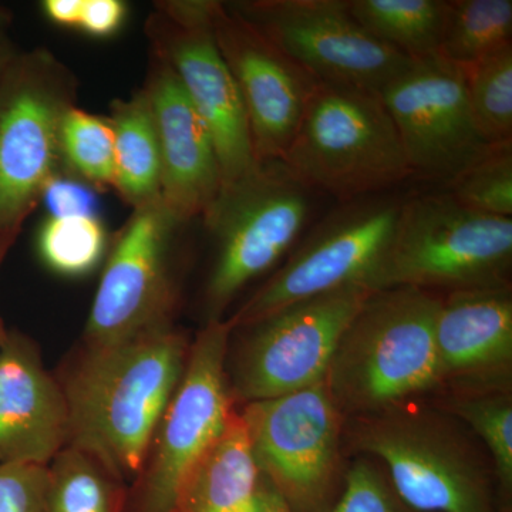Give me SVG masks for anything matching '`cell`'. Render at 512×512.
<instances>
[{
  "label": "cell",
  "instance_id": "28",
  "mask_svg": "<svg viewBox=\"0 0 512 512\" xmlns=\"http://www.w3.org/2000/svg\"><path fill=\"white\" fill-rule=\"evenodd\" d=\"M471 113L488 144L512 141V45L464 69Z\"/></svg>",
  "mask_w": 512,
  "mask_h": 512
},
{
  "label": "cell",
  "instance_id": "11",
  "mask_svg": "<svg viewBox=\"0 0 512 512\" xmlns=\"http://www.w3.org/2000/svg\"><path fill=\"white\" fill-rule=\"evenodd\" d=\"M370 293L363 286H350L237 329L244 335L227 356L229 390L237 409L323 382L340 336Z\"/></svg>",
  "mask_w": 512,
  "mask_h": 512
},
{
  "label": "cell",
  "instance_id": "4",
  "mask_svg": "<svg viewBox=\"0 0 512 512\" xmlns=\"http://www.w3.org/2000/svg\"><path fill=\"white\" fill-rule=\"evenodd\" d=\"M281 163L308 190L339 202L383 194L413 178L379 92L316 82Z\"/></svg>",
  "mask_w": 512,
  "mask_h": 512
},
{
  "label": "cell",
  "instance_id": "10",
  "mask_svg": "<svg viewBox=\"0 0 512 512\" xmlns=\"http://www.w3.org/2000/svg\"><path fill=\"white\" fill-rule=\"evenodd\" d=\"M403 201L389 191L340 202L228 318L232 328H248L295 303L350 286L367 289L389 247Z\"/></svg>",
  "mask_w": 512,
  "mask_h": 512
},
{
  "label": "cell",
  "instance_id": "12",
  "mask_svg": "<svg viewBox=\"0 0 512 512\" xmlns=\"http://www.w3.org/2000/svg\"><path fill=\"white\" fill-rule=\"evenodd\" d=\"M160 197L133 208L111 238L83 345H114L140 333L174 325L178 301L174 239L183 227Z\"/></svg>",
  "mask_w": 512,
  "mask_h": 512
},
{
  "label": "cell",
  "instance_id": "8",
  "mask_svg": "<svg viewBox=\"0 0 512 512\" xmlns=\"http://www.w3.org/2000/svg\"><path fill=\"white\" fill-rule=\"evenodd\" d=\"M229 319L208 320L192 340L180 386L158 421L124 512H175L178 495L237 410L229 390Z\"/></svg>",
  "mask_w": 512,
  "mask_h": 512
},
{
  "label": "cell",
  "instance_id": "7",
  "mask_svg": "<svg viewBox=\"0 0 512 512\" xmlns=\"http://www.w3.org/2000/svg\"><path fill=\"white\" fill-rule=\"evenodd\" d=\"M72 70L45 47L19 52L0 82V237L18 239L46 185L64 173L60 126L76 106Z\"/></svg>",
  "mask_w": 512,
  "mask_h": 512
},
{
  "label": "cell",
  "instance_id": "13",
  "mask_svg": "<svg viewBox=\"0 0 512 512\" xmlns=\"http://www.w3.org/2000/svg\"><path fill=\"white\" fill-rule=\"evenodd\" d=\"M211 10L212 0H163L154 3L144 29L151 53L173 69L210 131L225 187L258 163L244 103L215 43Z\"/></svg>",
  "mask_w": 512,
  "mask_h": 512
},
{
  "label": "cell",
  "instance_id": "23",
  "mask_svg": "<svg viewBox=\"0 0 512 512\" xmlns=\"http://www.w3.org/2000/svg\"><path fill=\"white\" fill-rule=\"evenodd\" d=\"M47 468L45 512H124L128 484L89 451L66 446Z\"/></svg>",
  "mask_w": 512,
  "mask_h": 512
},
{
  "label": "cell",
  "instance_id": "38",
  "mask_svg": "<svg viewBox=\"0 0 512 512\" xmlns=\"http://www.w3.org/2000/svg\"><path fill=\"white\" fill-rule=\"evenodd\" d=\"M497 512H512V503L511 504H500Z\"/></svg>",
  "mask_w": 512,
  "mask_h": 512
},
{
  "label": "cell",
  "instance_id": "32",
  "mask_svg": "<svg viewBox=\"0 0 512 512\" xmlns=\"http://www.w3.org/2000/svg\"><path fill=\"white\" fill-rule=\"evenodd\" d=\"M40 202L49 217H99L97 190L66 173L46 185Z\"/></svg>",
  "mask_w": 512,
  "mask_h": 512
},
{
  "label": "cell",
  "instance_id": "3",
  "mask_svg": "<svg viewBox=\"0 0 512 512\" xmlns=\"http://www.w3.org/2000/svg\"><path fill=\"white\" fill-rule=\"evenodd\" d=\"M440 293L399 286L370 293L330 359L325 382L343 416L431 396Z\"/></svg>",
  "mask_w": 512,
  "mask_h": 512
},
{
  "label": "cell",
  "instance_id": "33",
  "mask_svg": "<svg viewBox=\"0 0 512 512\" xmlns=\"http://www.w3.org/2000/svg\"><path fill=\"white\" fill-rule=\"evenodd\" d=\"M128 6L123 0H84L80 32L97 39L117 35L126 23Z\"/></svg>",
  "mask_w": 512,
  "mask_h": 512
},
{
  "label": "cell",
  "instance_id": "17",
  "mask_svg": "<svg viewBox=\"0 0 512 512\" xmlns=\"http://www.w3.org/2000/svg\"><path fill=\"white\" fill-rule=\"evenodd\" d=\"M434 345V394L512 392V286L441 295Z\"/></svg>",
  "mask_w": 512,
  "mask_h": 512
},
{
  "label": "cell",
  "instance_id": "2",
  "mask_svg": "<svg viewBox=\"0 0 512 512\" xmlns=\"http://www.w3.org/2000/svg\"><path fill=\"white\" fill-rule=\"evenodd\" d=\"M346 456L382 466L393 490L420 512H497V477L481 441L430 396L346 417Z\"/></svg>",
  "mask_w": 512,
  "mask_h": 512
},
{
  "label": "cell",
  "instance_id": "19",
  "mask_svg": "<svg viewBox=\"0 0 512 512\" xmlns=\"http://www.w3.org/2000/svg\"><path fill=\"white\" fill-rule=\"evenodd\" d=\"M67 440L59 380L47 372L35 340L8 330L0 345V464L49 466Z\"/></svg>",
  "mask_w": 512,
  "mask_h": 512
},
{
  "label": "cell",
  "instance_id": "26",
  "mask_svg": "<svg viewBox=\"0 0 512 512\" xmlns=\"http://www.w3.org/2000/svg\"><path fill=\"white\" fill-rule=\"evenodd\" d=\"M111 239L99 217H47L36 237L40 261L64 278L92 274L106 261Z\"/></svg>",
  "mask_w": 512,
  "mask_h": 512
},
{
  "label": "cell",
  "instance_id": "35",
  "mask_svg": "<svg viewBox=\"0 0 512 512\" xmlns=\"http://www.w3.org/2000/svg\"><path fill=\"white\" fill-rule=\"evenodd\" d=\"M84 0H45L42 10L47 19L60 28H79Z\"/></svg>",
  "mask_w": 512,
  "mask_h": 512
},
{
  "label": "cell",
  "instance_id": "15",
  "mask_svg": "<svg viewBox=\"0 0 512 512\" xmlns=\"http://www.w3.org/2000/svg\"><path fill=\"white\" fill-rule=\"evenodd\" d=\"M379 94L414 178L444 187L493 146L471 113L466 72L443 57L413 60Z\"/></svg>",
  "mask_w": 512,
  "mask_h": 512
},
{
  "label": "cell",
  "instance_id": "27",
  "mask_svg": "<svg viewBox=\"0 0 512 512\" xmlns=\"http://www.w3.org/2000/svg\"><path fill=\"white\" fill-rule=\"evenodd\" d=\"M59 144L64 173L94 190L116 187V148L109 117L72 107L64 114Z\"/></svg>",
  "mask_w": 512,
  "mask_h": 512
},
{
  "label": "cell",
  "instance_id": "1",
  "mask_svg": "<svg viewBox=\"0 0 512 512\" xmlns=\"http://www.w3.org/2000/svg\"><path fill=\"white\" fill-rule=\"evenodd\" d=\"M191 342L174 325L73 353L57 375L69 414L67 446L99 458L127 484L187 366Z\"/></svg>",
  "mask_w": 512,
  "mask_h": 512
},
{
  "label": "cell",
  "instance_id": "20",
  "mask_svg": "<svg viewBox=\"0 0 512 512\" xmlns=\"http://www.w3.org/2000/svg\"><path fill=\"white\" fill-rule=\"evenodd\" d=\"M258 473L237 409L185 480L175 512H248Z\"/></svg>",
  "mask_w": 512,
  "mask_h": 512
},
{
  "label": "cell",
  "instance_id": "9",
  "mask_svg": "<svg viewBox=\"0 0 512 512\" xmlns=\"http://www.w3.org/2000/svg\"><path fill=\"white\" fill-rule=\"evenodd\" d=\"M259 473L293 512H333L349 461L345 419L325 380L308 389L238 407Z\"/></svg>",
  "mask_w": 512,
  "mask_h": 512
},
{
  "label": "cell",
  "instance_id": "36",
  "mask_svg": "<svg viewBox=\"0 0 512 512\" xmlns=\"http://www.w3.org/2000/svg\"><path fill=\"white\" fill-rule=\"evenodd\" d=\"M18 55L19 50L13 39V13L0 5V82Z\"/></svg>",
  "mask_w": 512,
  "mask_h": 512
},
{
  "label": "cell",
  "instance_id": "30",
  "mask_svg": "<svg viewBox=\"0 0 512 512\" xmlns=\"http://www.w3.org/2000/svg\"><path fill=\"white\" fill-rule=\"evenodd\" d=\"M333 512H420L404 503L382 466L369 457L349 463L345 487Z\"/></svg>",
  "mask_w": 512,
  "mask_h": 512
},
{
  "label": "cell",
  "instance_id": "31",
  "mask_svg": "<svg viewBox=\"0 0 512 512\" xmlns=\"http://www.w3.org/2000/svg\"><path fill=\"white\" fill-rule=\"evenodd\" d=\"M49 468L0 464V512H45Z\"/></svg>",
  "mask_w": 512,
  "mask_h": 512
},
{
  "label": "cell",
  "instance_id": "24",
  "mask_svg": "<svg viewBox=\"0 0 512 512\" xmlns=\"http://www.w3.org/2000/svg\"><path fill=\"white\" fill-rule=\"evenodd\" d=\"M511 0H447L439 56L461 69L512 45Z\"/></svg>",
  "mask_w": 512,
  "mask_h": 512
},
{
  "label": "cell",
  "instance_id": "5",
  "mask_svg": "<svg viewBox=\"0 0 512 512\" xmlns=\"http://www.w3.org/2000/svg\"><path fill=\"white\" fill-rule=\"evenodd\" d=\"M512 218L467 210L446 191L404 197L393 237L367 289L444 293L511 285Z\"/></svg>",
  "mask_w": 512,
  "mask_h": 512
},
{
  "label": "cell",
  "instance_id": "16",
  "mask_svg": "<svg viewBox=\"0 0 512 512\" xmlns=\"http://www.w3.org/2000/svg\"><path fill=\"white\" fill-rule=\"evenodd\" d=\"M211 28L244 103L256 163L282 161L316 80L227 2L212 0Z\"/></svg>",
  "mask_w": 512,
  "mask_h": 512
},
{
  "label": "cell",
  "instance_id": "21",
  "mask_svg": "<svg viewBox=\"0 0 512 512\" xmlns=\"http://www.w3.org/2000/svg\"><path fill=\"white\" fill-rule=\"evenodd\" d=\"M116 148V187L131 210L160 197L161 158L156 123L146 90L110 106Z\"/></svg>",
  "mask_w": 512,
  "mask_h": 512
},
{
  "label": "cell",
  "instance_id": "29",
  "mask_svg": "<svg viewBox=\"0 0 512 512\" xmlns=\"http://www.w3.org/2000/svg\"><path fill=\"white\" fill-rule=\"evenodd\" d=\"M441 190L467 210L512 218V141L488 147Z\"/></svg>",
  "mask_w": 512,
  "mask_h": 512
},
{
  "label": "cell",
  "instance_id": "37",
  "mask_svg": "<svg viewBox=\"0 0 512 512\" xmlns=\"http://www.w3.org/2000/svg\"><path fill=\"white\" fill-rule=\"evenodd\" d=\"M16 239L9 237H0V271H2L3 262H5L6 256H8L10 249L15 245ZM8 329L5 328L2 318H0V345L6 338Z\"/></svg>",
  "mask_w": 512,
  "mask_h": 512
},
{
  "label": "cell",
  "instance_id": "22",
  "mask_svg": "<svg viewBox=\"0 0 512 512\" xmlns=\"http://www.w3.org/2000/svg\"><path fill=\"white\" fill-rule=\"evenodd\" d=\"M353 18L412 60L439 56L447 0H349Z\"/></svg>",
  "mask_w": 512,
  "mask_h": 512
},
{
  "label": "cell",
  "instance_id": "18",
  "mask_svg": "<svg viewBox=\"0 0 512 512\" xmlns=\"http://www.w3.org/2000/svg\"><path fill=\"white\" fill-rule=\"evenodd\" d=\"M143 89L160 146V198L181 224H187L204 217L220 194L217 151L173 69L153 53Z\"/></svg>",
  "mask_w": 512,
  "mask_h": 512
},
{
  "label": "cell",
  "instance_id": "14",
  "mask_svg": "<svg viewBox=\"0 0 512 512\" xmlns=\"http://www.w3.org/2000/svg\"><path fill=\"white\" fill-rule=\"evenodd\" d=\"M232 10L316 82L380 92L413 62L367 33L349 0H238Z\"/></svg>",
  "mask_w": 512,
  "mask_h": 512
},
{
  "label": "cell",
  "instance_id": "34",
  "mask_svg": "<svg viewBox=\"0 0 512 512\" xmlns=\"http://www.w3.org/2000/svg\"><path fill=\"white\" fill-rule=\"evenodd\" d=\"M248 512H293L271 481L258 473Z\"/></svg>",
  "mask_w": 512,
  "mask_h": 512
},
{
  "label": "cell",
  "instance_id": "25",
  "mask_svg": "<svg viewBox=\"0 0 512 512\" xmlns=\"http://www.w3.org/2000/svg\"><path fill=\"white\" fill-rule=\"evenodd\" d=\"M430 397L481 441L493 463L500 503L511 504L512 392Z\"/></svg>",
  "mask_w": 512,
  "mask_h": 512
},
{
  "label": "cell",
  "instance_id": "6",
  "mask_svg": "<svg viewBox=\"0 0 512 512\" xmlns=\"http://www.w3.org/2000/svg\"><path fill=\"white\" fill-rule=\"evenodd\" d=\"M312 195L281 161L258 163L221 188L202 217L217 245L204 289L208 320L224 319L238 293L291 251L311 218Z\"/></svg>",
  "mask_w": 512,
  "mask_h": 512
}]
</instances>
